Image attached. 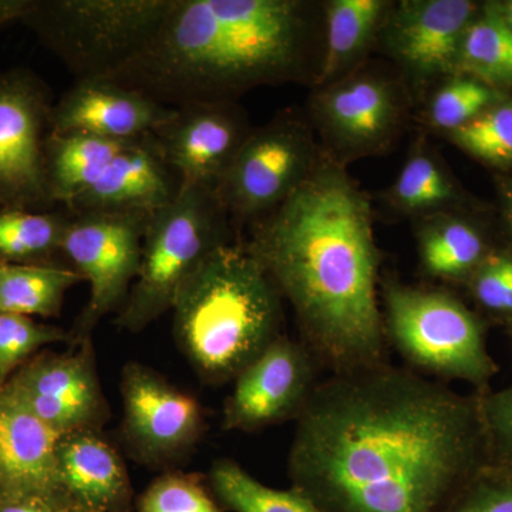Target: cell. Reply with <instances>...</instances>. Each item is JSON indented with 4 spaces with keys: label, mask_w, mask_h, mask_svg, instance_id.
<instances>
[{
    "label": "cell",
    "mask_w": 512,
    "mask_h": 512,
    "mask_svg": "<svg viewBox=\"0 0 512 512\" xmlns=\"http://www.w3.org/2000/svg\"><path fill=\"white\" fill-rule=\"evenodd\" d=\"M487 466L480 394L387 362L320 380L288 457L323 512H443Z\"/></svg>",
    "instance_id": "cell-1"
},
{
    "label": "cell",
    "mask_w": 512,
    "mask_h": 512,
    "mask_svg": "<svg viewBox=\"0 0 512 512\" xmlns=\"http://www.w3.org/2000/svg\"><path fill=\"white\" fill-rule=\"evenodd\" d=\"M245 245L322 369L339 375L387 362L372 208L342 164L320 153L291 197L251 225Z\"/></svg>",
    "instance_id": "cell-2"
},
{
    "label": "cell",
    "mask_w": 512,
    "mask_h": 512,
    "mask_svg": "<svg viewBox=\"0 0 512 512\" xmlns=\"http://www.w3.org/2000/svg\"><path fill=\"white\" fill-rule=\"evenodd\" d=\"M318 15L302 0H177L114 82L167 107L237 101L318 74Z\"/></svg>",
    "instance_id": "cell-3"
},
{
    "label": "cell",
    "mask_w": 512,
    "mask_h": 512,
    "mask_svg": "<svg viewBox=\"0 0 512 512\" xmlns=\"http://www.w3.org/2000/svg\"><path fill=\"white\" fill-rule=\"evenodd\" d=\"M282 296L247 245L214 249L175 298L174 336L202 382L224 384L282 335Z\"/></svg>",
    "instance_id": "cell-4"
},
{
    "label": "cell",
    "mask_w": 512,
    "mask_h": 512,
    "mask_svg": "<svg viewBox=\"0 0 512 512\" xmlns=\"http://www.w3.org/2000/svg\"><path fill=\"white\" fill-rule=\"evenodd\" d=\"M383 328L386 340L409 369L437 380L491 389L497 363L487 346L484 320L453 293L427 286L384 282Z\"/></svg>",
    "instance_id": "cell-5"
},
{
    "label": "cell",
    "mask_w": 512,
    "mask_h": 512,
    "mask_svg": "<svg viewBox=\"0 0 512 512\" xmlns=\"http://www.w3.org/2000/svg\"><path fill=\"white\" fill-rule=\"evenodd\" d=\"M232 222L217 192L181 184L177 197L151 214L141 265L116 325L140 333L173 309L184 282L214 249L234 242Z\"/></svg>",
    "instance_id": "cell-6"
},
{
    "label": "cell",
    "mask_w": 512,
    "mask_h": 512,
    "mask_svg": "<svg viewBox=\"0 0 512 512\" xmlns=\"http://www.w3.org/2000/svg\"><path fill=\"white\" fill-rule=\"evenodd\" d=\"M177 0H30L23 25L76 80L109 79L150 42Z\"/></svg>",
    "instance_id": "cell-7"
},
{
    "label": "cell",
    "mask_w": 512,
    "mask_h": 512,
    "mask_svg": "<svg viewBox=\"0 0 512 512\" xmlns=\"http://www.w3.org/2000/svg\"><path fill=\"white\" fill-rule=\"evenodd\" d=\"M150 217L141 212H72L60 254L90 286L89 301L70 332L72 345L92 339L101 319L126 305L140 271Z\"/></svg>",
    "instance_id": "cell-8"
},
{
    "label": "cell",
    "mask_w": 512,
    "mask_h": 512,
    "mask_svg": "<svg viewBox=\"0 0 512 512\" xmlns=\"http://www.w3.org/2000/svg\"><path fill=\"white\" fill-rule=\"evenodd\" d=\"M320 156L311 128L281 114L252 130L221 178L217 192L232 224H255L284 204Z\"/></svg>",
    "instance_id": "cell-9"
},
{
    "label": "cell",
    "mask_w": 512,
    "mask_h": 512,
    "mask_svg": "<svg viewBox=\"0 0 512 512\" xmlns=\"http://www.w3.org/2000/svg\"><path fill=\"white\" fill-rule=\"evenodd\" d=\"M49 89L28 69L0 72V210H52L45 144Z\"/></svg>",
    "instance_id": "cell-10"
},
{
    "label": "cell",
    "mask_w": 512,
    "mask_h": 512,
    "mask_svg": "<svg viewBox=\"0 0 512 512\" xmlns=\"http://www.w3.org/2000/svg\"><path fill=\"white\" fill-rule=\"evenodd\" d=\"M311 113L330 158L339 164L387 148L404 120L399 86L387 74L359 69L316 87Z\"/></svg>",
    "instance_id": "cell-11"
},
{
    "label": "cell",
    "mask_w": 512,
    "mask_h": 512,
    "mask_svg": "<svg viewBox=\"0 0 512 512\" xmlns=\"http://www.w3.org/2000/svg\"><path fill=\"white\" fill-rule=\"evenodd\" d=\"M2 387L59 436L100 431L110 419L92 339L69 352L37 353Z\"/></svg>",
    "instance_id": "cell-12"
},
{
    "label": "cell",
    "mask_w": 512,
    "mask_h": 512,
    "mask_svg": "<svg viewBox=\"0 0 512 512\" xmlns=\"http://www.w3.org/2000/svg\"><path fill=\"white\" fill-rule=\"evenodd\" d=\"M121 437L144 466H170L190 453L204 433V413L195 397L156 370L127 363L121 375Z\"/></svg>",
    "instance_id": "cell-13"
},
{
    "label": "cell",
    "mask_w": 512,
    "mask_h": 512,
    "mask_svg": "<svg viewBox=\"0 0 512 512\" xmlns=\"http://www.w3.org/2000/svg\"><path fill=\"white\" fill-rule=\"evenodd\" d=\"M319 369L301 340L279 336L235 379L222 427L251 433L298 420L320 382Z\"/></svg>",
    "instance_id": "cell-14"
},
{
    "label": "cell",
    "mask_w": 512,
    "mask_h": 512,
    "mask_svg": "<svg viewBox=\"0 0 512 512\" xmlns=\"http://www.w3.org/2000/svg\"><path fill=\"white\" fill-rule=\"evenodd\" d=\"M251 131L237 101H198L175 107L153 136L181 184L215 191Z\"/></svg>",
    "instance_id": "cell-15"
},
{
    "label": "cell",
    "mask_w": 512,
    "mask_h": 512,
    "mask_svg": "<svg viewBox=\"0 0 512 512\" xmlns=\"http://www.w3.org/2000/svg\"><path fill=\"white\" fill-rule=\"evenodd\" d=\"M478 10L470 0H403L384 18V52L414 82L456 76L461 40Z\"/></svg>",
    "instance_id": "cell-16"
},
{
    "label": "cell",
    "mask_w": 512,
    "mask_h": 512,
    "mask_svg": "<svg viewBox=\"0 0 512 512\" xmlns=\"http://www.w3.org/2000/svg\"><path fill=\"white\" fill-rule=\"evenodd\" d=\"M173 113V107L114 80H76L52 107L50 133L133 141L153 134Z\"/></svg>",
    "instance_id": "cell-17"
},
{
    "label": "cell",
    "mask_w": 512,
    "mask_h": 512,
    "mask_svg": "<svg viewBox=\"0 0 512 512\" xmlns=\"http://www.w3.org/2000/svg\"><path fill=\"white\" fill-rule=\"evenodd\" d=\"M181 180L153 134L133 141L67 210L154 214L177 197Z\"/></svg>",
    "instance_id": "cell-18"
},
{
    "label": "cell",
    "mask_w": 512,
    "mask_h": 512,
    "mask_svg": "<svg viewBox=\"0 0 512 512\" xmlns=\"http://www.w3.org/2000/svg\"><path fill=\"white\" fill-rule=\"evenodd\" d=\"M60 497L72 512H130L133 488L126 464L100 431L60 436L57 443Z\"/></svg>",
    "instance_id": "cell-19"
},
{
    "label": "cell",
    "mask_w": 512,
    "mask_h": 512,
    "mask_svg": "<svg viewBox=\"0 0 512 512\" xmlns=\"http://www.w3.org/2000/svg\"><path fill=\"white\" fill-rule=\"evenodd\" d=\"M59 439L0 387V494H42L62 500L57 483Z\"/></svg>",
    "instance_id": "cell-20"
},
{
    "label": "cell",
    "mask_w": 512,
    "mask_h": 512,
    "mask_svg": "<svg viewBox=\"0 0 512 512\" xmlns=\"http://www.w3.org/2000/svg\"><path fill=\"white\" fill-rule=\"evenodd\" d=\"M383 0H332L326 3L325 36L313 84L325 86L352 73L375 42L389 12Z\"/></svg>",
    "instance_id": "cell-21"
},
{
    "label": "cell",
    "mask_w": 512,
    "mask_h": 512,
    "mask_svg": "<svg viewBox=\"0 0 512 512\" xmlns=\"http://www.w3.org/2000/svg\"><path fill=\"white\" fill-rule=\"evenodd\" d=\"M136 141V140H133ZM133 141L86 134L49 133L45 144L47 188L53 205L69 208Z\"/></svg>",
    "instance_id": "cell-22"
},
{
    "label": "cell",
    "mask_w": 512,
    "mask_h": 512,
    "mask_svg": "<svg viewBox=\"0 0 512 512\" xmlns=\"http://www.w3.org/2000/svg\"><path fill=\"white\" fill-rule=\"evenodd\" d=\"M421 269L430 278L444 282H464L493 249L480 229L470 222L448 215H433L419 235Z\"/></svg>",
    "instance_id": "cell-23"
},
{
    "label": "cell",
    "mask_w": 512,
    "mask_h": 512,
    "mask_svg": "<svg viewBox=\"0 0 512 512\" xmlns=\"http://www.w3.org/2000/svg\"><path fill=\"white\" fill-rule=\"evenodd\" d=\"M456 76L471 77L495 90L512 89V30L493 2L478 10L461 40Z\"/></svg>",
    "instance_id": "cell-24"
},
{
    "label": "cell",
    "mask_w": 512,
    "mask_h": 512,
    "mask_svg": "<svg viewBox=\"0 0 512 512\" xmlns=\"http://www.w3.org/2000/svg\"><path fill=\"white\" fill-rule=\"evenodd\" d=\"M80 282L82 276L67 266L0 265V312L55 318L66 293Z\"/></svg>",
    "instance_id": "cell-25"
},
{
    "label": "cell",
    "mask_w": 512,
    "mask_h": 512,
    "mask_svg": "<svg viewBox=\"0 0 512 512\" xmlns=\"http://www.w3.org/2000/svg\"><path fill=\"white\" fill-rule=\"evenodd\" d=\"M72 212L0 210V265L55 264Z\"/></svg>",
    "instance_id": "cell-26"
},
{
    "label": "cell",
    "mask_w": 512,
    "mask_h": 512,
    "mask_svg": "<svg viewBox=\"0 0 512 512\" xmlns=\"http://www.w3.org/2000/svg\"><path fill=\"white\" fill-rule=\"evenodd\" d=\"M210 483L218 500L232 512H323L298 488L268 487L228 458L212 464Z\"/></svg>",
    "instance_id": "cell-27"
},
{
    "label": "cell",
    "mask_w": 512,
    "mask_h": 512,
    "mask_svg": "<svg viewBox=\"0 0 512 512\" xmlns=\"http://www.w3.org/2000/svg\"><path fill=\"white\" fill-rule=\"evenodd\" d=\"M389 200L397 210L407 214L436 215L457 201V188L436 157L419 146L397 175Z\"/></svg>",
    "instance_id": "cell-28"
},
{
    "label": "cell",
    "mask_w": 512,
    "mask_h": 512,
    "mask_svg": "<svg viewBox=\"0 0 512 512\" xmlns=\"http://www.w3.org/2000/svg\"><path fill=\"white\" fill-rule=\"evenodd\" d=\"M470 156L498 168L512 167V99L504 97L480 116L448 134Z\"/></svg>",
    "instance_id": "cell-29"
},
{
    "label": "cell",
    "mask_w": 512,
    "mask_h": 512,
    "mask_svg": "<svg viewBox=\"0 0 512 512\" xmlns=\"http://www.w3.org/2000/svg\"><path fill=\"white\" fill-rule=\"evenodd\" d=\"M504 97L507 94L476 79L453 76L434 93L427 114L431 126L450 134Z\"/></svg>",
    "instance_id": "cell-30"
},
{
    "label": "cell",
    "mask_w": 512,
    "mask_h": 512,
    "mask_svg": "<svg viewBox=\"0 0 512 512\" xmlns=\"http://www.w3.org/2000/svg\"><path fill=\"white\" fill-rule=\"evenodd\" d=\"M72 343V335L29 316L0 312V387L39 350L53 343Z\"/></svg>",
    "instance_id": "cell-31"
},
{
    "label": "cell",
    "mask_w": 512,
    "mask_h": 512,
    "mask_svg": "<svg viewBox=\"0 0 512 512\" xmlns=\"http://www.w3.org/2000/svg\"><path fill=\"white\" fill-rule=\"evenodd\" d=\"M466 285L485 313L512 326V251L493 249Z\"/></svg>",
    "instance_id": "cell-32"
},
{
    "label": "cell",
    "mask_w": 512,
    "mask_h": 512,
    "mask_svg": "<svg viewBox=\"0 0 512 512\" xmlns=\"http://www.w3.org/2000/svg\"><path fill=\"white\" fill-rule=\"evenodd\" d=\"M140 512H221L200 478L167 473L156 478L140 498Z\"/></svg>",
    "instance_id": "cell-33"
},
{
    "label": "cell",
    "mask_w": 512,
    "mask_h": 512,
    "mask_svg": "<svg viewBox=\"0 0 512 512\" xmlns=\"http://www.w3.org/2000/svg\"><path fill=\"white\" fill-rule=\"evenodd\" d=\"M443 512H512V468H483Z\"/></svg>",
    "instance_id": "cell-34"
},
{
    "label": "cell",
    "mask_w": 512,
    "mask_h": 512,
    "mask_svg": "<svg viewBox=\"0 0 512 512\" xmlns=\"http://www.w3.org/2000/svg\"><path fill=\"white\" fill-rule=\"evenodd\" d=\"M480 394L491 466L512 468V384Z\"/></svg>",
    "instance_id": "cell-35"
},
{
    "label": "cell",
    "mask_w": 512,
    "mask_h": 512,
    "mask_svg": "<svg viewBox=\"0 0 512 512\" xmlns=\"http://www.w3.org/2000/svg\"><path fill=\"white\" fill-rule=\"evenodd\" d=\"M0 512H72L62 500L42 494H0Z\"/></svg>",
    "instance_id": "cell-36"
},
{
    "label": "cell",
    "mask_w": 512,
    "mask_h": 512,
    "mask_svg": "<svg viewBox=\"0 0 512 512\" xmlns=\"http://www.w3.org/2000/svg\"><path fill=\"white\" fill-rule=\"evenodd\" d=\"M30 0H0V28L13 22H22Z\"/></svg>",
    "instance_id": "cell-37"
},
{
    "label": "cell",
    "mask_w": 512,
    "mask_h": 512,
    "mask_svg": "<svg viewBox=\"0 0 512 512\" xmlns=\"http://www.w3.org/2000/svg\"><path fill=\"white\" fill-rule=\"evenodd\" d=\"M504 198L505 227H507L508 234L512 238V183L505 187Z\"/></svg>",
    "instance_id": "cell-38"
},
{
    "label": "cell",
    "mask_w": 512,
    "mask_h": 512,
    "mask_svg": "<svg viewBox=\"0 0 512 512\" xmlns=\"http://www.w3.org/2000/svg\"><path fill=\"white\" fill-rule=\"evenodd\" d=\"M494 8L500 13L501 18L507 23L508 28L512 30V0L507 2H493Z\"/></svg>",
    "instance_id": "cell-39"
}]
</instances>
